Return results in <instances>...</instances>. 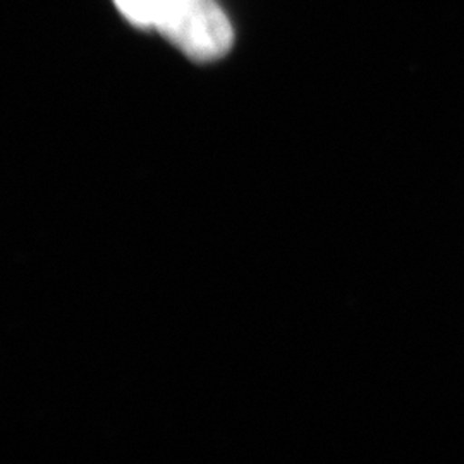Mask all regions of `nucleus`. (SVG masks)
<instances>
[{
  "label": "nucleus",
  "mask_w": 464,
  "mask_h": 464,
  "mask_svg": "<svg viewBox=\"0 0 464 464\" xmlns=\"http://www.w3.org/2000/svg\"><path fill=\"white\" fill-rule=\"evenodd\" d=\"M153 28L198 63L224 57L234 40L231 21L216 0H162Z\"/></svg>",
  "instance_id": "nucleus-1"
},
{
  "label": "nucleus",
  "mask_w": 464,
  "mask_h": 464,
  "mask_svg": "<svg viewBox=\"0 0 464 464\" xmlns=\"http://www.w3.org/2000/svg\"><path fill=\"white\" fill-rule=\"evenodd\" d=\"M121 14L138 28H153L162 0H114Z\"/></svg>",
  "instance_id": "nucleus-2"
}]
</instances>
